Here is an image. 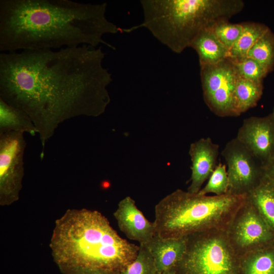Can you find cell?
<instances>
[{
  "mask_svg": "<svg viewBox=\"0 0 274 274\" xmlns=\"http://www.w3.org/2000/svg\"><path fill=\"white\" fill-rule=\"evenodd\" d=\"M105 56L101 47L87 45L0 54V98L30 118L38 131L42 159L59 124L105 112L113 79L103 65Z\"/></svg>",
  "mask_w": 274,
  "mask_h": 274,
  "instance_id": "1",
  "label": "cell"
},
{
  "mask_svg": "<svg viewBox=\"0 0 274 274\" xmlns=\"http://www.w3.org/2000/svg\"><path fill=\"white\" fill-rule=\"evenodd\" d=\"M107 3L71 0H0V51L97 47L121 28L106 17Z\"/></svg>",
  "mask_w": 274,
  "mask_h": 274,
  "instance_id": "2",
  "label": "cell"
},
{
  "mask_svg": "<svg viewBox=\"0 0 274 274\" xmlns=\"http://www.w3.org/2000/svg\"><path fill=\"white\" fill-rule=\"evenodd\" d=\"M50 248L60 271L117 273L135 259L140 246L121 237L100 212L82 209L68 210L56 221Z\"/></svg>",
  "mask_w": 274,
  "mask_h": 274,
  "instance_id": "3",
  "label": "cell"
},
{
  "mask_svg": "<svg viewBox=\"0 0 274 274\" xmlns=\"http://www.w3.org/2000/svg\"><path fill=\"white\" fill-rule=\"evenodd\" d=\"M246 196H209L177 189L155 206L156 233L164 238H179L211 230H226Z\"/></svg>",
  "mask_w": 274,
  "mask_h": 274,
  "instance_id": "4",
  "label": "cell"
},
{
  "mask_svg": "<svg viewBox=\"0 0 274 274\" xmlns=\"http://www.w3.org/2000/svg\"><path fill=\"white\" fill-rule=\"evenodd\" d=\"M142 23L121 28V32L148 29L160 42L176 53H182L206 27L207 13L199 0H142Z\"/></svg>",
  "mask_w": 274,
  "mask_h": 274,
  "instance_id": "5",
  "label": "cell"
},
{
  "mask_svg": "<svg viewBox=\"0 0 274 274\" xmlns=\"http://www.w3.org/2000/svg\"><path fill=\"white\" fill-rule=\"evenodd\" d=\"M186 237V251L175 267L176 274H241L240 258L226 230H211Z\"/></svg>",
  "mask_w": 274,
  "mask_h": 274,
  "instance_id": "6",
  "label": "cell"
},
{
  "mask_svg": "<svg viewBox=\"0 0 274 274\" xmlns=\"http://www.w3.org/2000/svg\"><path fill=\"white\" fill-rule=\"evenodd\" d=\"M226 232L230 245L239 258L274 246V233L247 196L234 215Z\"/></svg>",
  "mask_w": 274,
  "mask_h": 274,
  "instance_id": "7",
  "label": "cell"
},
{
  "mask_svg": "<svg viewBox=\"0 0 274 274\" xmlns=\"http://www.w3.org/2000/svg\"><path fill=\"white\" fill-rule=\"evenodd\" d=\"M200 66L203 97L208 108L219 117H235L233 95L239 77L231 60L227 58Z\"/></svg>",
  "mask_w": 274,
  "mask_h": 274,
  "instance_id": "8",
  "label": "cell"
},
{
  "mask_svg": "<svg viewBox=\"0 0 274 274\" xmlns=\"http://www.w3.org/2000/svg\"><path fill=\"white\" fill-rule=\"evenodd\" d=\"M26 146L23 133H0V204L2 206L19 199L22 188Z\"/></svg>",
  "mask_w": 274,
  "mask_h": 274,
  "instance_id": "9",
  "label": "cell"
},
{
  "mask_svg": "<svg viewBox=\"0 0 274 274\" xmlns=\"http://www.w3.org/2000/svg\"><path fill=\"white\" fill-rule=\"evenodd\" d=\"M221 155L226 162L229 179L227 194L246 195L263 179V166L236 138L227 143Z\"/></svg>",
  "mask_w": 274,
  "mask_h": 274,
  "instance_id": "10",
  "label": "cell"
},
{
  "mask_svg": "<svg viewBox=\"0 0 274 274\" xmlns=\"http://www.w3.org/2000/svg\"><path fill=\"white\" fill-rule=\"evenodd\" d=\"M236 138L263 167L274 160V122L270 113L265 116L245 119Z\"/></svg>",
  "mask_w": 274,
  "mask_h": 274,
  "instance_id": "11",
  "label": "cell"
},
{
  "mask_svg": "<svg viewBox=\"0 0 274 274\" xmlns=\"http://www.w3.org/2000/svg\"><path fill=\"white\" fill-rule=\"evenodd\" d=\"M113 215L120 230L127 238L140 244H147L156 234L154 222L145 217L130 196L119 202Z\"/></svg>",
  "mask_w": 274,
  "mask_h": 274,
  "instance_id": "12",
  "label": "cell"
},
{
  "mask_svg": "<svg viewBox=\"0 0 274 274\" xmlns=\"http://www.w3.org/2000/svg\"><path fill=\"white\" fill-rule=\"evenodd\" d=\"M191 183L187 191L197 193L217 165L219 145L210 138H201L190 145Z\"/></svg>",
  "mask_w": 274,
  "mask_h": 274,
  "instance_id": "13",
  "label": "cell"
},
{
  "mask_svg": "<svg viewBox=\"0 0 274 274\" xmlns=\"http://www.w3.org/2000/svg\"><path fill=\"white\" fill-rule=\"evenodd\" d=\"M154 259L157 272L175 267L182 258L186 248V237L164 238L156 233L145 244Z\"/></svg>",
  "mask_w": 274,
  "mask_h": 274,
  "instance_id": "14",
  "label": "cell"
},
{
  "mask_svg": "<svg viewBox=\"0 0 274 274\" xmlns=\"http://www.w3.org/2000/svg\"><path fill=\"white\" fill-rule=\"evenodd\" d=\"M190 47L196 52L200 66L214 64L228 57V49L218 39L211 27L201 31Z\"/></svg>",
  "mask_w": 274,
  "mask_h": 274,
  "instance_id": "15",
  "label": "cell"
},
{
  "mask_svg": "<svg viewBox=\"0 0 274 274\" xmlns=\"http://www.w3.org/2000/svg\"><path fill=\"white\" fill-rule=\"evenodd\" d=\"M12 131L32 136L38 134L36 126L26 113L0 98V133Z\"/></svg>",
  "mask_w": 274,
  "mask_h": 274,
  "instance_id": "16",
  "label": "cell"
},
{
  "mask_svg": "<svg viewBox=\"0 0 274 274\" xmlns=\"http://www.w3.org/2000/svg\"><path fill=\"white\" fill-rule=\"evenodd\" d=\"M247 198L274 233V184L264 176Z\"/></svg>",
  "mask_w": 274,
  "mask_h": 274,
  "instance_id": "17",
  "label": "cell"
},
{
  "mask_svg": "<svg viewBox=\"0 0 274 274\" xmlns=\"http://www.w3.org/2000/svg\"><path fill=\"white\" fill-rule=\"evenodd\" d=\"M263 90V82L238 78L233 95L235 117L256 106L262 96Z\"/></svg>",
  "mask_w": 274,
  "mask_h": 274,
  "instance_id": "18",
  "label": "cell"
},
{
  "mask_svg": "<svg viewBox=\"0 0 274 274\" xmlns=\"http://www.w3.org/2000/svg\"><path fill=\"white\" fill-rule=\"evenodd\" d=\"M241 274H274V246L240 258Z\"/></svg>",
  "mask_w": 274,
  "mask_h": 274,
  "instance_id": "19",
  "label": "cell"
},
{
  "mask_svg": "<svg viewBox=\"0 0 274 274\" xmlns=\"http://www.w3.org/2000/svg\"><path fill=\"white\" fill-rule=\"evenodd\" d=\"M243 31L239 39L228 51V57L231 59L246 57L251 48L257 40L269 28L264 24L254 22H242Z\"/></svg>",
  "mask_w": 274,
  "mask_h": 274,
  "instance_id": "20",
  "label": "cell"
},
{
  "mask_svg": "<svg viewBox=\"0 0 274 274\" xmlns=\"http://www.w3.org/2000/svg\"><path fill=\"white\" fill-rule=\"evenodd\" d=\"M251 58L266 67L269 72L274 69V33L269 28L248 52Z\"/></svg>",
  "mask_w": 274,
  "mask_h": 274,
  "instance_id": "21",
  "label": "cell"
},
{
  "mask_svg": "<svg viewBox=\"0 0 274 274\" xmlns=\"http://www.w3.org/2000/svg\"><path fill=\"white\" fill-rule=\"evenodd\" d=\"M229 59L231 60L239 78L263 82L264 78L270 73L261 64L247 56L241 58Z\"/></svg>",
  "mask_w": 274,
  "mask_h": 274,
  "instance_id": "22",
  "label": "cell"
},
{
  "mask_svg": "<svg viewBox=\"0 0 274 274\" xmlns=\"http://www.w3.org/2000/svg\"><path fill=\"white\" fill-rule=\"evenodd\" d=\"M135 259L117 274H156L154 259L147 246L140 244Z\"/></svg>",
  "mask_w": 274,
  "mask_h": 274,
  "instance_id": "23",
  "label": "cell"
},
{
  "mask_svg": "<svg viewBox=\"0 0 274 274\" xmlns=\"http://www.w3.org/2000/svg\"><path fill=\"white\" fill-rule=\"evenodd\" d=\"M229 187V179L226 165L220 162L208 179L205 186L198 192L200 195L209 193L215 195L226 194Z\"/></svg>",
  "mask_w": 274,
  "mask_h": 274,
  "instance_id": "24",
  "label": "cell"
},
{
  "mask_svg": "<svg viewBox=\"0 0 274 274\" xmlns=\"http://www.w3.org/2000/svg\"><path fill=\"white\" fill-rule=\"evenodd\" d=\"M243 28L242 23H232L228 20L218 21L211 26L215 36L228 51L239 39Z\"/></svg>",
  "mask_w": 274,
  "mask_h": 274,
  "instance_id": "25",
  "label": "cell"
},
{
  "mask_svg": "<svg viewBox=\"0 0 274 274\" xmlns=\"http://www.w3.org/2000/svg\"><path fill=\"white\" fill-rule=\"evenodd\" d=\"M62 274H117L109 272L103 270L80 269H70L60 271Z\"/></svg>",
  "mask_w": 274,
  "mask_h": 274,
  "instance_id": "26",
  "label": "cell"
},
{
  "mask_svg": "<svg viewBox=\"0 0 274 274\" xmlns=\"http://www.w3.org/2000/svg\"><path fill=\"white\" fill-rule=\"evenodd\" d=\"M264 177L274 184V160L264 167Z\"/></svg>",
  "mask_w": 274,
  "mask_h": 274,
  "instance_id": "27",
  "label": "cell"
},
{
  "mask_svg": "<svg viewBox=\"0 0 274 274\" xmlns=\"http://www.w3.org/2000/svg\"><path fill=\"white\" fill-rule=\"evenodd\" d=\"M156 274H176V269L174 267L161 273L157 272Z\"/></svg>",
  "mask_w": 274,
  "mask_h": 274,
  "instance_id": "28",
  "label": "cell"
},
{
  "mask_svg": "<svg viewBox=\"0 0 274 274\" xmlns=\"http://www.w3.org/2000/svg\"><path fill=\"white\" fill-rule=\"evenodd\" d=\"M270 114H271L274 122V106L273 107L272 111Z\"/></svg>",
  "mask_w": 274,
  "mask_h": 274,
  "instance_id": "29",
  "label": "cell"
}]
</instances>
